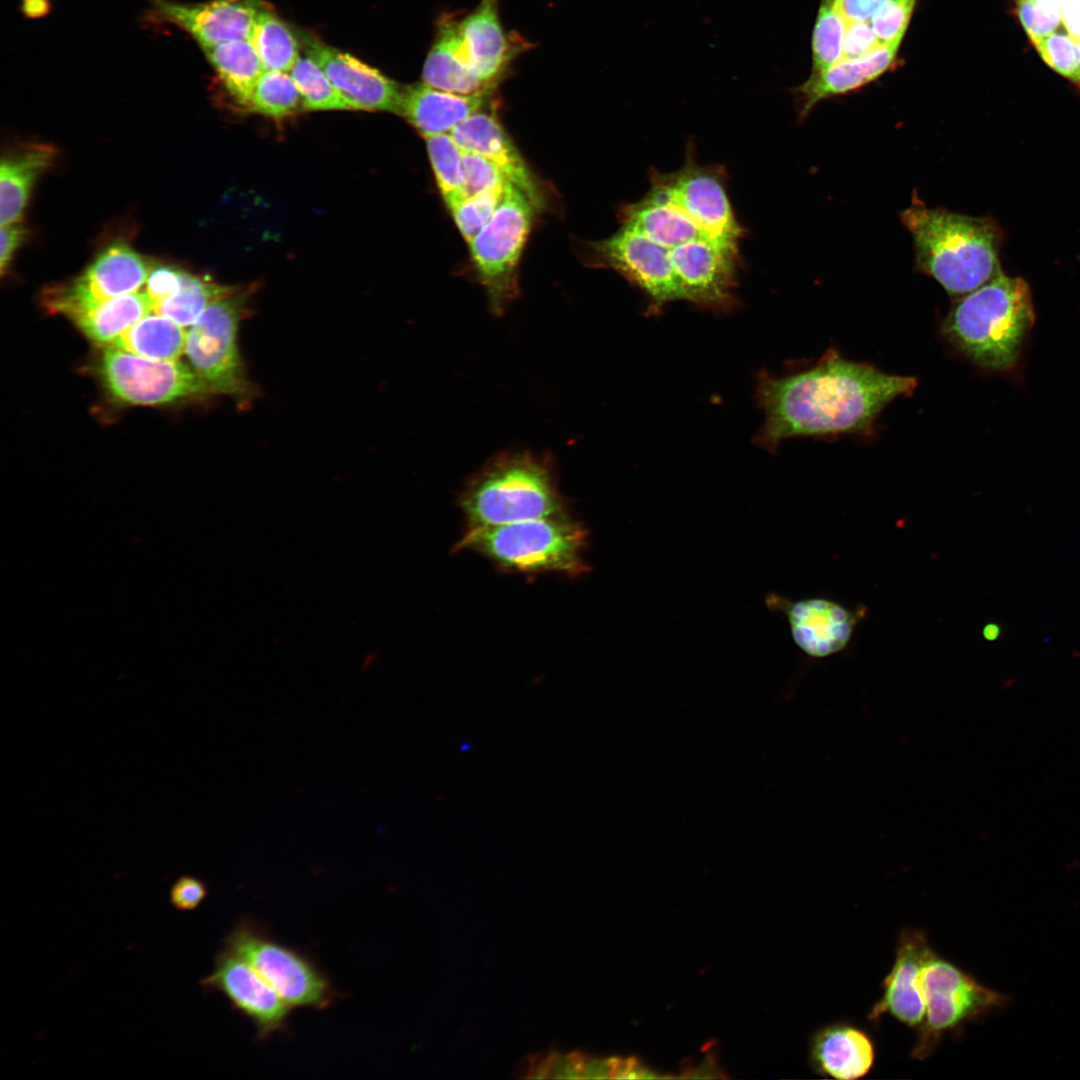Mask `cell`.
I'll list each match as a JSON object with an SVG mask.
<instances>
[{"mask_svg":"<svg viewBox=\"0 0 1080 1080\" xmlns=\"http://www.w3.org/2000/svg\"><path fill=\"white\" fill-rule=\"evenodd\" d=\"M917 0H885L872 18V28L882 45L900 44Z\"/></svg>","mask_w":1080,"mask_h":1080,"instance_id":"f35d334b","label":"cell"},{"mask_svg":"<svg viewBox=\"0 0 1080 1080\" xmlns=\"http://www.w3.org/2000/svg\"><path fill=\"white\" fill-rule=\"evenodd\" d=\"M772 608L782 610L797 646L807 655L827 657L842 651L864 612L851 610L826 598H808L791 602L777 594L767 598Z\"/></svg>","mask_w":1080,"mask_h":1080,"instance_id":"d6986e66","label":"cell"},{"mask_svg":"<svg viewBox=\"0 0 1080 1080\" xmlns=\"http://www.w3.org/2000/svg\"><path fill=\"white\" fill-rule=\"evenodd\" d=\"M254 286L235 287L211 303L188 328L184 354L211 394L247 408L259 390L250 379L238 345L240 323L250 313Z\"/></svg>","mask_w":1080,"mask_h":1080,"instance_id":"8992f818","label":"cell"},{"mask_svg":"<svg viewBox=\"0 0 1080 1080\" xmlns=\"http://www.w3.org/2000/svg\"><path fill=\"white\" fill-rule=\"evenodd\" d=\"M235 287L222 285L208 276L183 272L179 290L168 298L154 303V312L166 316L182 327H190L215 300Z\"/></svg>","mask_w":1080,"mask_h":1080,"instance_id":"1f68e13d","label":"cell"},{"mask_svg":"<svg viewBox=\"0 0 1080 1080\" xmlns=\"http://www.w3.org/2000/svg\"><path fill=\"white\" fill-rule=\"evenodd\" d=\"M289 74L302 96L304 110H351L323 69L309 56L300 57Z\"/></svg>","mask_w":1080,"mask_h":1080,"instance_id":"d590c367","label":"cell"},{"mask_svg":"<svg viewBox=\"0 0 1080 1080\" xmlns=\"http://www.w3.org/2000/svg\"><path fill=\"white\" fill-rule=\"evenodd\" d=\"M264 71L287 72L300 58L298 40L274 13L262 8L251 36Z\"/></svg>","mask_w":1080,"mask_h":1080,"instance_id":"d6a6232c","label":"cell"},{"mask_svg":"<svg viewBox=\"0 0 1080 1080\" xmlns=\"http://www.w3.org/2000/svg\"><path fill=\"white\" fill-rule=\"evenodd\" d=\"M591 263L612 269L649 298L650 309L683 300L670 257V249L648 239L631 227L622 225L610 237L591 242Z\"/></svg>","mask_w":1080,"mask_h":1080,"instance_id":"4fadbf2b","label":"cell"},{"mask_svg":"<svg viewBox=\"0 0 1080 1080\" xmlns=\"http://www.w3.org/2000/svg\"><path fill=\"white\" fill-rule=\"evenodd\" d=\"M207 895L208 889L202 880L183 875L172 884L169 900L179 911H193L202 904Z\"/></svg>","mask_w":1080,"mask_h":1080,"instance_id":"ee69618b","label":"cell"},{"mask_svg":"<svg viewBox=\"0 0 1080 1080\" xmlns=\"http://www.w3.org/2000/svg\"><path fill=\"white\" fill-rule=\"evenodd\" d=\"M884 2L885 0H836L846 22H869Z\"/></svg>","mask_w":1080,"mask_h":1080,"instance_id":"bcb514c9","label":"cell"},{"mask_svg":"<svg viewBox=\"0 0 1080 1080\" xmlns=\"http://www.w3.org/2000/svg\"><path fill=\"white\" fill-rule=\"evenodd\" d=\"M56 150L48 144H24L9 152L0 165V224L20 222L32 189L53 163Z\"/></svg>","mask_w":1080,"mask_h":1080,"instance_id":"4316f807","label":"cell"},{"mask_svg":"<svg viewBox=\"0 0 1080 1080\" xmlns=\"http://www.w3.org/2000/svg\"><path fill=\"white\" fill-rule=\"evenodd\" d=\"M153 310L154 301L140 290L104 301L72 321L89 339L104 347Z\"/></svg>","mask_w":1080,"mask_h":1080,"instance_id":"f1b7e54d","label":"cell"},{"mask_svg":"<svg viewBox=\"0 0 1080 1080\" xmlns=\"http://www.w3.org/2000/svg\"><path fill=\"white\" fill-rule=\"evenodd\" d=\"M462 151L466 196L485 190L503 188L510 182L487 158L471 151L463 149Z\"/></svg>","mask_w":1080,"mask_h":1080,"instance_id":"ab89813d","label":"cell"},{"mask_svg":"<svg viewBox=\"0 0 1080 1080\" xmlns=\"http://www.w3.org/2000/svg\"><path fill=\"white\" fill-rule=\"evenodd\" d=\"M425 140L437 186L449 208L466 196L463 151L450 133Z\"/></svg>","mask_w":1080,"mask_h":1080,"instance_id":"836d02e7","label":"cell"},{"mask_svg":"<svg viewBox=\"0 0 1080 1080\" xmlns=\"http://www.w3.org/2000/svg\"><path fill=\"white\" fill-rule=\"evenodd\" d=\"M184 327L172 319L151 312L134 323L110 346L155 360H179L185 350Z\"/></svg>","mask_w":1080,"mask_h":1080,"instance_id":"4dcf8cb0","label":"cell"},{"mask_svg":"<svg viewBox=\"0 0 1080 1080\" xmlns=\"http://www.w3.org/2000/svg\"><path fill=\"white\" fill-rule=\"evenodd\" d=\"M931 951L922 930L904 928L900 932L894 962L881 983V996L868 1013L871 1022L877 1024L889 1016L907 1027L916 1030L920 1027L925 1014L920 975Z\"/></svg>","mask_w":1080,"mask_h":1080,"instance_id":"e0dca14e","label":"cell"},{"mask_svg":"<svg viewBox=\"0 0 1080 1080\" xmlns=\"http://www.w3.org/2000/svg\"><path fill=\"white\" fill-rule=\"evenodd\" d=\"M1042 59L1080 85V0H1014Z\"/></svg>","mask_w":1080,"mask_h":1080,"instance_id":"2e32d148","label":"cell"},{"mask_svg":"<svg viewBox=\"0 0 1080 1080\" xmlns=\"http://www.w3.org/2000/svg\"><path fill=\"white\" fill-rule=\"evenodd\" d=\"M247 109L274 119H283L304 110V104L290 74L264 71L254 87Z\"/></svg>","mask_w":1080,"mask_h":1080,"instance_id":"e575fe53","label":"cell"},{"mask_svg":"<svg viewBox=\"0 0 1080 1080\" xmlns=\"http://www.w3.org/2000/svg\"><path fill=\"white\" fill-rule=\"evenodd\" d=\"M184 270L171 264H156L150 268L145 291L155 302L175 294L181 285Z\"/></svg>","mask_w":1080,"mask_h":1080,"instance_id":"7bdbcfd3","label":"cell"},{"mask_svg":"<svg viewBox=\"0 0 1080 1080\" xmlns=\"http://www.w3.org/2000/svg\"><path fill=\"white\" fill-rule=\"evenodd\" d=\"M305 43L307 56L323 69L351 110L399 114L404 87L359 59L316 39L308 37Z\"/></svg>","mask_w":1080,"mask_h":1080,"instance_id":"ffe728a7","label":"cell"},{"mask_svg":"<svg viewBox=\"0 0 1080 1080\" xmlns=\"http://www.w3.org/2000/svg\"><path fill=\"white\" fill-rule=\"evenodd\" d=\"M499 0H481L457 22L466 58L480 80L489 87L504 74L521 48L509 37L499 17Z\"/></svg>","mask_w":1080,"mask_h":1080,"instance_id":"cb8c5ba5","label":"cell"},{"mask_svg":"<svg viewBox=\"0 0 1080 1080\" xmlns=\"http://www.w3.org/2000/svg\"><path fill=\"white\" fill-rule=\"evenodd\" d=\"M983 637L988 641L996 640L1001 633V628L996 623H988L983 628Z\"/></svg>","mask_w":1080,"mask_h":1080,"instance_id":"c3c4849f","label":"cell"},{"mask_svg":"<svg viewBox=\"0 0 1080 1080\" xmlns=\"http://www.w3.org/2000/svg\"><path fill=\"white\" fill-rule=\"evenodd\" d=\"M450 134L461 149L482 155L494 163L538 209L542 208V192L534 174L494 113L480 110L457 125Z\"/></svg>","mask_w":1080,"mask_h":1080,"instance_id":"44dd1931","label":"cell"},{"mask_svg":"<svg viewBox=\"0 0 1080 1080\" xmlns=\"http://www.w3.org/2000/svg\"><path fill=\"white\" fill-rule=\"evenodd\" d=\"M492 90L461 94L436 89L422 81L404 87L399 114L424 138L451 133L468 117L486 108Z\"/></svg>","mask_w":1080,"mask_h":1080,"instance_id":"d4e9b609","label":"cell"},{"mask_svg":"<svg viewBox=\"0 0 1080 1080\" xmlns=\"http://www.w3.org/2000/svg\"><path fill=\"white\" fill-rule=\"evenodd\" d=\"M580 1054L563 1055L552 1053L542 1059H536L528 1070L530 1078H582Z\"/></svg>","mask_w":1080,"mask_h":1080,"instance_id":"60d3db41","label":"cell"},{"mask_svg":"<svg viewBox=\"0 0 1080 1080\" xmlns=\"http://www.w3.org/2000/svg\"><path fill=\"white\" fill-rule=\"evenodd\" d=\"M882 45L869 22H847L841 60L860 59Z\"/></svg>","mask_w":1080,"mask_h":1080,"instance_id":"b9f144b4","label":"cell"},{"mask_svg":"<svg viewBox=\"0 0 1080 1080\" xmlns=\"http://www.w3.org/2000/svg\"><path fill=\"white\" fill-rule=\"evenodd\" d=\"M258 0H211L181 3L156 0L159 18L189 33L202 49L217 44L250 40L260 10Z\"/></svg>","mask_w":1080,"mask_h":1080,"instance_id":"ac0fdd59","label":"cell"},{"mask_svg":"<svg viewBox=\"0 0 1080 1080\" xmlns=\"http://www.w3.org/2000/svg\"><path fill=\"white\" fill-rule=\"evenodd\" d=\"M223 946L248 962L292 1009H325L339 996L308 956L278 942L248 917L239 920Z\"/></svg>","mask_w":1080,"mask_h":1080,"instance_id":"ba28073f","label":"cell"},{"mask_svg":"<svg viewBox=\"0 0 1080 1080\" xmlns=\"http://www.w3.org/2000/svg\"><path fill=\"white\" fill-rule=\"evenodd\" d=\"M97 373L108 393L128 405H164L211 395L188 363L150 359L111 346L103 347Z\"/></svg>","mask_w":1080,"mask_h":1080,"instance_id":"30bf717a","label":"cell"},{"mask_svg":"<svg viewBox=\"0 0 1080 1080\" xmlns=\"http://www.w3.org/2000/svg\"><path fill=\"white\" fill-rule=\"evenodd\" d=\"M846 26L836 0H821L812 37V70L826 69L842 59Z\"/></svg>","mask_w":1080,"mask_h":1080,"instance_id":"8d00e7d4","label":"cell"},{"mask_svg":"<svg viewBox=\"0 0 1080 1080\" xmlns=\"http://www.w3.org/2000/svg\"><path fill=\"white\" fill-rule=\"evenodd\" d=\"M916 386L915 377L887 374L830 349L809 369L758 376L756 398L765 420L755 440L773 450L791 437L870 434L881 411Z\"/></svg>","mask_w":1080,"mask_h":1080,"instance_id":"6da1fadb","label":"cell"},{"mask_svg":"<svg viewBox=\"0 0 1080 1080\" xmlns=\"http://www.w3.org/2000/svg\"><path fill=\"white\" fill-rule=\"evenodd\" d=\"M538 208L509 182L501 203L469 242L475 274L491 311L500 315L517 295V266Z\"/></svg>","mask_w":1080,"mask_h":1080,"instance_id":"9c48e42d","label":"cell"},{"mask_svg":"<svg viewBox=\"0 0 1080 1080\" xmlns=\"http://www.w3.org/2000/svg\"><path fill=\"white\" fill-rule=\"evenodd\" d=\"M650 182L680 207L714 242L738 246L744 229L735 218L720 168L701 166L691 150L672 173L651 169Z\"/></svg>","mask_w":1080,"mask_h":1080,"instance_id":"7c38bea8","label":"cell"},{"mask_svg":"<svg viewBox=\"0 0 1080 1080\" xmlns=\"http://www.w3.org/2000/svg\"><path fill=\"white\" fill-rule=\"evenodd\" d=\"M506 186L466 196L448 208L468 243L492 217L503 199Z\"/></svg>","mask_w":1080,"mask_h":1080,"instance_id":"74e56055","label":"cell"},{"mask_svg":"<svg viewBox=\"0 0 1080 1080\" xmlns=\"http://www.w3.org/2000/svg\"><path fill=\"white\" fill-rule=\"evenodd\" d=\"M203 51L227 92L247 108L254 87L264 72L251 40L229 41Z\"/></svg>","mask_w":1080,"mask_h":1080,"instance_id":"f546056e","label":"cell"},{"mask_svg":"<svg viewBox=\"0 0 1080 1080\" xmlns=\"http://www.w3.org/2000/svg\"><path fill=\"white\" fill-rule=\"evenodd\" d=\"M150 266L128 244L116 241L103 249L81 275L49 288L47 308L71 320L109 299L140 291Z\"/></svg>","mask_w":1080,"mask_h":1080,"instance_id":"8fae6325","label":"cell"},{"mask_svg":"<svg viewBox=\"0 0 1080 1080\" xmlns=\"http://www.w3.org/2000/svg\"><path fill=\"white\" fill-rule=\"evenodd\" d=\"M26 229L21 222L1 226L0 230V272L8 269L17 249L22 245Z\"/></svg>","mask_w":1080,"mask_h":1080,"instance_id":"f6af8a7d","label":"cell"},{"mask_svg":"<svg viewBox=\"0 0 1080 1080\" xmlns=\"http://www.w3.org/2000/svg\"><path fill=\"white\" fill-rule=\"evenodd\" d=\"M587 545L586 528L568 513L468 528L455 550L479 553L507 571L578 577L590 570L584 557Z\"/></svg>","mask_w":1080,"mask_h":1080,"instance_id":"5b68a950","label":"cell"},{"mask_svg":"<svg viewBox=\"0 0 1080 1080\" xmlns=\"http://www.w3.org/2000/svg\"><path fill=\"white\" fill-rule=\"evenodd\" d=\"M683 300L717 311L735 305L738 247L698 239L670 249Z\"/></svg>","mask_w":1080,"mask_h":1080,"instance_id":"9a60e30c","label":"cell"},{"mask_svg":"<svg viewBox=\"0 0 1080 1080\" xmlns=\"http://www.w3.org/2000/svg\"><path fill=\"white\" fill-rule=\"evenodd\" d=\"M920 986L925 1014L910 1054L916 1060L929 1058L945 1035L958 1033L1007 1000L933 949L922 967Z\"/></svg>","mask_w":1080,"mask_h":1080,"instance_id":"52a82bcc","label":"cell"},{"mask_svg":"<svg viewBox=\"0 0 1080 1080\" xmlns=\"http://www.w3.org/2000/svg\"><path fill=\"white\" fill-rule=\"evenodd\" d=\"M200 983L207 992L221 993L234 1010L248 1018L258 1041L288 1029L292 1008L231 949L223 946L215 955L212 972Z\"/></svg>","mask_w":1080,"mask_h":1080,"instance_id":"5bb4252c","label":"cell"},{"mask_svg":"<svg viewBox=\"0 0 1080 1080\" xmlns=\"http://www.w3.org/2000/svg\"><path fill=\"white\" fill-rule=\"evenodd\" d=\"M459 505L468 528L568 514L551 457L529 451L491 458L467 481Z\"/></svg>","mask_w":1080,"mask_h":1080,"instance_id":"277c9868","label":"cell"},{"mask_svg":"<svg viewBox=\"0 0 1080 1080\" xmlns=\"http://www.w3.org/2000/svg\"><path fill=\"white\" fill-rule=\"evenodd\" d=\"M457 22L450 16L440 21L435 41L424 62L423 82L436 89L461 94L494 88L486 86L471 68Z\"/></svg>","mask_w":1080,"mask_h":1080,"instance_id":"83f0119b","label":"cell"},{"mask_svg":"<svg viewBox=\"0 0 1080 1080\" xmlns=\"http://www.w3.org/2000/svg\"><path fill=\"white\" fill-rule=\"evenodd\" d=\"M876 1048L871 1035L848 1021H836L819 1027L809 1043V1064L826 1078L855 1080L874 1067Z\"/></svg>","mask_w":1080,"mask_h":1080,"instance_id":"7402d4cb","label":"cell"},{"mask_svg":"<svg viewBox=\"0 0 1080 1080\" xmlns=\"http://www.w3.org/2000/svg\"><path fill=\"white\" fill-rule=\"evenodd\" d=\"M899 44L880 45L871 54L853 60H840L823 69L812 70L800 86L793 89L798 120H804L821 101L853 92L895 67Z\"/></svg>","mask_w":1080,"mask_h":1080,"instance_id":"603a6c76","label":"cell"},{"mask_svg":"<svg viewBox=\"0 0 1080 1080\" xmlns=\"http://www.w3.org/2000/svg\"><path fill=\"white\" fill-rule=\"evenodd\" d=\"M49 0H23L22 9L26 16L35 18L48 13Z\"/></svg>","mask_w":1080,"mask_h":1080,"instance_id":"7dc6e473","label":"cell"},{"mask_svg":"<svg viewBox=\"0 0 1080 1080\" xmlns=\"http://www.w3.org/2000/svg\"><path fill=\"white\" fill-rule=\"evenodd\" d=\"M1025 280L1003 272L954 299L942 324L944 337L974 364L992 371L1012 368L1034 323Z\"/></svg>","mask_w":1080,"mask_h":1080,"instance_id":"3957f363","label":"cell"},{"mask_svg":"<svg viewBox=\"0 0 1080 1080\" xmlns=\"http://www.w3.org/2000/svg\"><path fill=\"white\" fill-rule=\"evenodd\" d=\"M900 219L913 240L915 269L954 299L997 277L1003 232L990 216L929 208L916 199Z\"/></svg>","mask_w":1080,"mask_h":1080,"instance_id":"7a4b0ae2","label":"cell"},{"mask_svg":"<svg viewBox=\"0 0 1080 1080\" xmlns=\"http://www.w3.org/2000/svg\"><path fill=\"white\" fill-rule=\"evenodd\" d=\"M620 218L622 225L633 228L668 249L698 239H709L680 207L652 185L645 197L622 208Z\"/></svg>","mask_w":1080,"mask_h":1080,"instance_id":"484cf974","label":"cell"}]
</instances>
